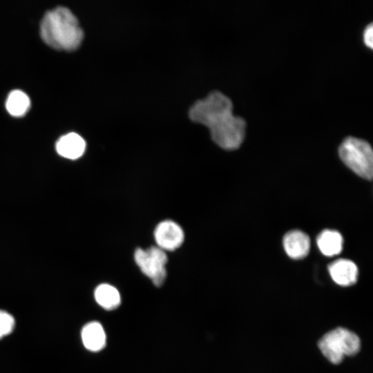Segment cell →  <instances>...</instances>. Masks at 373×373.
I'll list each match as a JSON object with an SVG mask.
<instances>
[{"label":"cell","instance_id":"cell-13","mask_svg":"<svg viewBox=\"0 0 373 373\" xmlns=\"http://www.w3.org/2000/svg\"><path fill=\"white\" fill-rule=\"evenodd\" d=\"M8 112L12 116L21 117L26 113L30 107L29 97L20 90L10 93L6 102Z\"/></svg>","mask_w":373,"mask_h":373},{"label":"cell","instance_id":"cell-4","mask_svg":"<svg viewBox=\"0 0 373 373\" xmlns=\"http://www.w3.org/2000/svg\"><path fill=\"white\" fill-rule=\"evenodd\" d=\"M342 161L360 177L370 180L373 175V153L365 140L347 137L338 148Z\"/></svg>","mask_w":373,"mask_h":373},{"label":"cell","instance_id":"cell-15","mask_svg":"<svg viewBox=\"0 0 373 373\" xmlns=\"http://www.w3.org/2000/svg\"><path fill=\"white\" fill-rule=\"evenodd\" d=\"M373 26L372 23L368 24L363 32V40L364 44L369 48H372L373 46Z\"/></svg>","mask_w":373,"mask_h":373},{"label":"cell","instance_id":"cell-11","mask_svg":"<svg viewBox=\"0 0 373 373\" xmlns=\"http://www.w3.org/2000/svg\"><path fill=\"white\" fill-rule=\"evenodd\" d=\"M343 237L334 230H325L317 238V245L323 254L333 256L339 254L343 248Z\"/></svg>","mask_w":373,"mask_h":373},{"label":"cell","instance_id":"cell-12","mask_svg":"<svg viewBox=\"0 0 373 373\" xmlns=\"http://www.w3.org/2000/svg\"><path fill=\"white\" fill-rule=\"evenodd\" d=\"M97 303L107 310L116 309L121 302L119 291L113 286L104 283L97 286L95 290Z\"/></svg>","mask_w":373,"mask_h":373},{"label":"cell","instance_id":"cell-1","mask_svg":"<svg viewBox=\"0 0 373 373\" xmlns=\"http://www.w3.org/2000/svg\"><path fill=\"white\" fill-rule=\"evenodd\" d=\"M189 116L193 122L208 127L213 142L224 149H236L244 140L245 120L233 114L231 100L220 91L195 102Z\"/></svg>","mask_w":373,"mask_h":373},{"label":"cell","instance_id":"cell-2","mask_svg":"<svg viewBox=\"0 0 373 373\" xmlns=\"http://www.w3.org/2000/svg\"><path fill=\"white\" fill-rule=\"evenodd\" d=\"M40 35L50 47L67 51L77 49L84 38L77 17L62 6L46 12L41 21Z\"/></svg>","mask_w":373,"mask_h":373},{"label":"cell","instance_id":"cell-10","mask_svg":"<svg viewBox=\"0 0 373 373\" xmlns=\"http://www.w3.org/2000/svg\"><path fill=\"white\" fill-rule=\"evenodd\" d=\"M82 339L87 350L92 352L102 350L106 345V334L102 325L96 321L88 323L82 330Z\"/></svg>","mask_w":373,"mask_h":373},{"label":"cell","instance_id":"cell-8","mask_svg":"<svg viewBox=\"0 0 373 373\" xmlns=\"http://www.w3.org/2000/svg\"><path fill=\"white\" fill-rule=\"evenodd\" d=\"M283 246L290 258L300 259L308 254L310 240L308 236L303 231L294 230L284 236Z\"/></svg>","mask_w":373,"mask_h":373},{"label":"cell","instance_id":"cell-9","mask_svg":"<svg viewBox=\"0 0 373 373\" xmlns=\"http://www.w3.org/2000/svg\"><path fill=\"white\" fill-rule=\"evenodd\" d=\"M85 149V140L75 133H69L63 135L56 143L57 153L68 159L75 160L80 157Z\"/></svg>","mask_w":373,"mask_h":373},{"label":"cell","instance_id":"cell-14","mask_svg":"<svg viewBox=\"0 0 373 373\" xmlns=\"http://www.w3.org/2000/svg\"><path fill=\"white\" fill-rule=\"evenodd\" d=\"M15 327L13 316L7 312L0 310V338L9 334Z\"/></svg>","mask_w":373,"mask_h":373},{"label":"cell","instance_id":"cell-6","mask_svg":"<svg viewBox=\"0 0 373 373\" xmlns=\"http://www.w3.org/2000/svg\"><path fill=\"white\" fill-rule=\"evenodd\" d=\"M157 247L165 251H173L181 246L184 234L181 227L172 220L160 222L154 231Z\"/></svg>","mask_w":373,"mask_h":373},{"label":"cell","instance_id":"cell-3","mask_svg":"<svg viewBox=\"0 0 373 373\" xmlns=\"http://www.w3.org/2000/svg\"><path fill=\"white\" fill-rule=\"evenodd\" d=\"M318 345L323 355L330 363L336 365L345 356L357 354L361 348V341L354 332L339 327L323 335Z\"/></svg>","mask_w":373,"mask_h":373},{"label":"cell","instance_id":"cell-5","mask_svg":"<svg viewBox=\"0 0 373 373\" xmlns=\"http://www.w3.org/2000/svg\"><path fill=\"white\" fill-rule=\"evenodd\" d=\"M135 261L142 273L149 278L153 284L161 286L166 277V252L158 247L152 246L146 249L138 248L135 250Z\"/></svg>","mask_w":373,"mask_h":373},{"label":"cell","instance_id":"cell-7","mask_svg":"<svg viewBox=\"0 0 373 373\" xmlns=\"http://www.w3.org/2000/svg\"><path fill=\"white\" fill-rule=\"evenodd\" d=\"M332 280L338 285L350 286L357 280L358 269L351 260L339 259L332 262L328 267Z\"/></svg>","mask_w":373,"mask_h":373}]
</instances>
